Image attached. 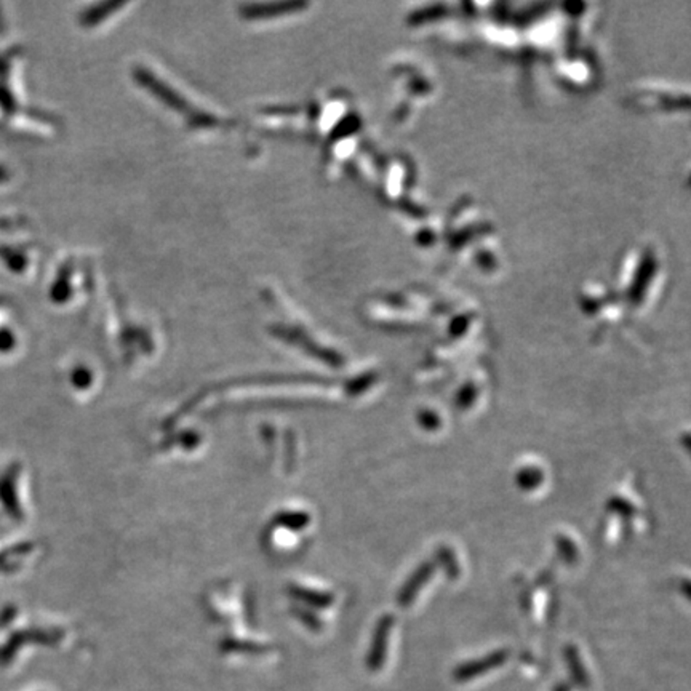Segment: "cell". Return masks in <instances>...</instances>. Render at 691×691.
<instances>
[{"mask_svg":"<svg viewBox=\"0 0 691 691\" xmlns=\"http://www.w3.org/2000/svg\"><path fill=\"white\" fill-rule=\"evenodd\" d=\"M509 650L507 648H501V650H494L492 653H488L485 657H477V659H471V661H465V663L458 664L453 671V680L456 684H465V682H471L474 678L484 676L486 672L494 671L501 667L503 664L506 663L509 659Z\"/></svg>","mask_w":691,"mask_h":691,"instance_id":"6da1fadb","label":"cell"},{"mask_svg":"<svg viewBox=\"0 0 691 691\" xmlns=\"http://www.w3.org/2000/svg\"><path fill=\"white\" fill-rule=\"evenodd\" d=\"M436 569H437L436 561H421L417 565V570L407 578V581L402 584V588L398 590V605L400 609H408V607L413 605L417 594L421 592V589L425 588L426 584L431 581Z\"/></svg>","mask_w":691,"mask_h":691,"instance_id":"7a4b0ae2","label":"cell"},{"mask_svg":"<svg viewBox=\"0 0 691 691\" xmlns=\"http://www.w3.org/2000/svg\"><path fill=\"white\" fill-rule=\"evenodd\" d=\"M392 626H394V618L390 615H384L378 621L373 640H371V647H369V657H367V666H369V671H379L383 667V664L386 663Z\"/></svg>","mask_w":691,"mask_h":691,"instance_id":"3957f363","label":"cell"},{"mask_svg":"<svg viewBox=\"0 0 691 691\" xmlns=\"http://www.w3.org/2000/svg\"><path fill=\"white\" fill-rule=\"evenodd\" d=\"M563 657H565V661L569 666L570 677L575 682L576 686L588 688L590 685V677H589L586 666L582 663L580 650L576 648L575 645H567L565 651H563Z\"/></svg>","mask_w":691,"mask_h":691,"instance_id":"277c9868","label":"cell"},{"mask_svg":"<svg viewBox=\"0 0 691 691\" xmlns=\"http://www.w3.org/2000/svg\"><path fill=\"white\" fill-rule=\"evenodd\" d=\"M436 567H440L444 570L446 578H450L452 581H456L459 575H461V567H459L458 559L453 552V549L446 548V546H440L436 551Z\"/></svg>","mask_w":691,"mask_h":691,"instance_id":"5b68a950","label":"cell"},{"mask_svg":"<svg viewBox=\"0 0 691 691\" xmlns=\"http://www.w3.org/2000/svg\"><path fill=\"white\" fill-rule=\"evenodd\" d=\"M542 480H544V474H542L540 467H536V465H525V467H521V469L517 471V475H515L517 485H519L521 490H525V492H533V490H536V488L542 484Z\"/></svg>","mask_w":691,"mask_h":691,"instance_id":"8992f818","label":"cell"},{"mask_svg":"<svg viewBox=\"0 0 691 691\" xmlns=\"http://www.w3.org/2000/svg\"><path fill=\"white\" fill-rule=\"evenodd\" d=\"M477 394H479V388L475 386V383H465L459 388L456 396H455V407L459 411H467L477 400Z\"/></svg>","mask_w":691,"mask_h":691,"instance_id":"52a82bcc","label":"cell"},{"mask_svg":"<svg viewBox=\"0 0 691 691\" xmlns=\"http://www.w3.org/2000/svg\"><path fill=\"white\" fill-rule=\"evenodd\" d=\"M555 548H557V552L561 555V561H565L567 565H575L576 561H578V548H576L575 542L570 540L569 536L557 534Z\"/></svg>","mask_w":691,"mask_h":691,"instance_id":"ba28073f","label":"cell"},{"mask_svg":"<svg viewBox=\"0 0 691 691\" xmlns=\"http://www.w3.org/2000/svg\"><path fill=\"white\" fill-rule=\"evenodd\" d=\"M607 509L611 511V513H616L618 515H621L624 521H626V519L630 521V519L636 515V507H634V504L628 500H624V498H619V496L611 498V500L607 503Z\"/></svg>","mask_w":691,"mask_h":691,"instance_id":"9c48e42d","label":"cell"},{"mask_svg":"<svg viewBox=\"0 0 691 691\" xmlns=\"http://www.w3.org/2000/svg\"><path fill=\"white\" fill-rule=\"evenodd\" d=\"M417 421L419 427L427 432L437 431V429H440V426H442L440 417H438L436 411L429 410V408L417 411Z\"/></svg>","mask_w":691,"mask_h":691,"instance_id":"30bf717a","label":"cell"},{"mask_svg":"<svg viewBox=\"0 0 691 691\" xmlns=\"http://www.w3.org/2000/svg\"><path fill=\"white\" fill-rule=\"evenodd\" d=\"M552 691H570L569 684H559Z\"/></svg>","mask_w":691,"mask_h":691,"instance_id":"8fae6325","label":"cell"}]
</instances>
